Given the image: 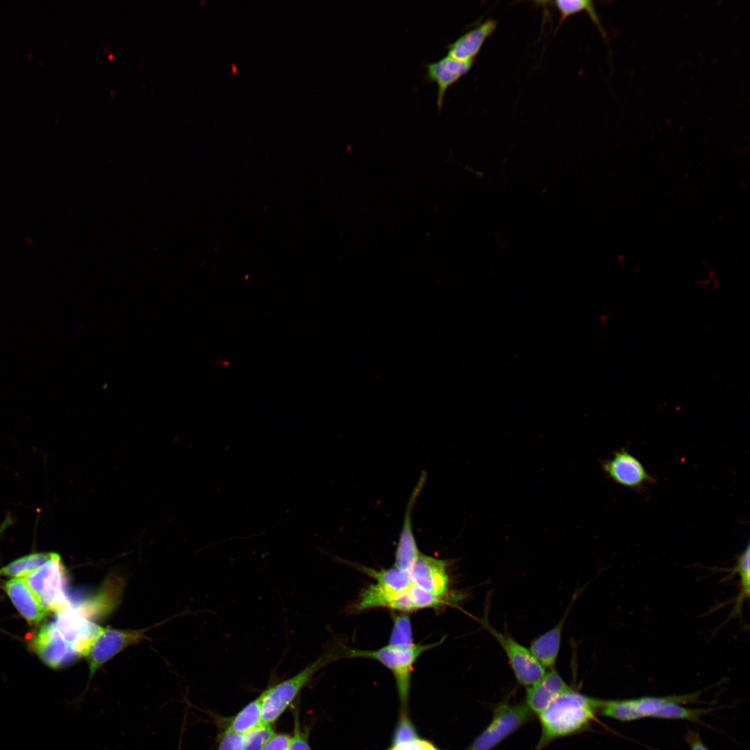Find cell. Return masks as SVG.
Here are the masks:
<instances>
[{"instance_id":"1","label":"cell","mask_w":750,"mask_h":750,"mask_svg":"<svg viewBox=\"0 0 750 750\" xmlns=\"http://www.w3.org/2000/svg\"><path fill=\"white\" fill-rule=\"evenodd\" d=\"M599 699L569 688L538 716L541 735L537 750L551 741L588 729L598 714Z\"/></svg>"},{"instance_id":"2","label":"cell","mask_w":750,"mask_h":750,"mask_svg":"<svg viewBox=\"0 0 750 750\" xmlns=\"http://www.w3.org/2000/svg\"><path fill=\"white\" fill-rule=\"evenodd\" d=\"M339 644L327 647L316 660L295 675L267 688L260 694L263 723H274L319 670L333 661L343 658L342 645Z\"/></svg>"},{"instance_id":"3","label":"cell","mask_w":750,"mask_h":750,"mask_svg":"<svg viewBox=\"0 0 750 750\" xmlns=\"http://www.w3.org/2000/svg\"><path fill=\"white\" fill-rule=\"evenodd\" d=\"M444 638L439 642L421 644H414L408 647H394L387 644L376 650H362L344 647V658H362L378 661L392 673L402 706H406L411 683V675L414 663L418 658L426 651L441 644Z\"/></svg>"},{"instance_id":"4","label":"cell","mask_w":750,"mask_h":750,"mask_svg":"<svg viewBox=\"0 0 750 750\" xmlns=\"http://www.w3.org/2000/svg\"><path fill=\"white\" fill-rule=\"evenodd\" d=\"M23 578L49 612L58 614L72 605L67 593V572L58 553L51 552L44 565Z\"/></svg>"},{"instance_id":"5","label":"cell","mask_w":750,"mask_h":750,"mask_svg":"<svg viewBox=\"0 0 750 750\" xmlns=\"http://www.w3.org/2000/svg\"><path fill=\"white\" fill-rule=\"evenodd\" d=\"M448 602L451 601L435 597L416 585L395 594L381 593L369 585L362 591L351 610L356 612L369 608H386L407 613L424 608H440Z\"/></svg>"},{"instance_id":"6","label":"cell","mask_w":750,"mask_h":750,"mask_svg":"<svg viewBox=\"0 0 750 750\" xmlns=\"http://www.w3.org/2000/svg\"><path fill=\"white\" fill-rule=\"evenodd\" d=\"M533 715L525 703L501 701L495 706L489 724L466 750H492L528 722Z\"/></svg>"},{"instance_id":"7","label":"cell","mask_w":750,"mask_h":750,"mask_svg":"<svg viewBox=\"0 0 750 750\" xmlns=\"http://www.w3.org/2000/svg\"><path fill=\"white\" fill-rule=\"evenodd\" d=\"M481 622L505 652L519 684L527 688L544 676L547 670L534 658L528 648L518 642L509 633L497 630L487 619H483Z\"/></svg>"},{"instance_id":"8","label":"cell","mask_w":750,"mask_h":750,"mask_svg":"<svg viewBox=\"0 0 750 750\" xmlns=\"http://www.w3.org/2000/svg\"><path fill=\"white\" fill-rule=\"evenodd\" d=\"M56 615L53 624L62 638L77 657H86L102 627L72 603Z\"/></svg>"},{"instance_id":"9","label":"cell","mask_w":750,"mask_h":750,"mask_svg":"<svg viewBox=\"0 0 750 750\" xmlns=\"http://www.w3.org/2000/svg\"><path fill=\"white\" fill-rule=\"evenodd\" d=\"M124 630L103 628L97 635L86 656L89 668V681L103 664L127 647L146 638L148 630Z\"/></svg>"},{"instance_id":"10","label":"cell","mask_w":750,"mask_h":750,"mask_svg":"<svg viewBox=\"0 0 750 750\" xmlns=\"http://www.w3.org/2000/svg\"><path fill=\"white\" fill-rule=\"evenodd\" d=\"M601 466L608 478L633 490H642L655 482L643 464L624 448L614 451L610 459L601 460Z\"/></svg>"},{"instance_id":"11","label":"cell","mask_w":750,"mask_h":750,"mask_svg":"<svg viewBox=\"0 0 750 750\" xmlns=\"http://www.w3.org/2000/svg\"><path fill=\"white\" fill-rule=\"evenodd\" d=\"M408 572L416 586L435 597L451 601L447 560L420 553Z\"/></svg>"},{"instance_id":"12","label":"cell","mask_w":750,"mask_h":750,"mask_svg":"<svg viewBox=\"0 0 750 750\" xmlns=\"http://www.w3.org/2000/svg\"><path fill=\"white\" fill-rule=\"evenodd\" d=\"M31 646L40 658L53 669L63 667L77 657L62 638L53 622L40 626L32 640Z\"/></svg>"},{"instance_id":"13","label":"cell","mask_w":750,"mask_h":750,"mask_svg":"<svg viewBox=\"0 0 750 750\" xmlns=\"http://www.w3.org/2000/svg\"><path fill=\"white\" fill-rule=\"evenodd\" d=\"M474 62L460 60L447 55L437 61L423 63L426 69L424 79L426 82H433L437 85L436 104L438 110L442 107L448 88L470 70Z\"/></svg>"},{"instance_id":"14","label":"cell","mask_w":750,"mask_h":750,"mask_svg":"<svg viewBox=\"0 0 750 750\" xmlns=\"http://www.w3.org/2000/svg\"><path fill=\"white\" fill-rule=\"evenodd\" d=\"M426 478V473L422 472L413 489L407 504L403 524L400 532L398 544L394 553V566L403 571H409L420 554L412 531V512L415 503L422 491Z\"/></svg>"},{"instance_id":"15","label":"cell","mask_w":750,"mask_h":750,"mask_svg":"<svg viewBox=\"0 0 750 750\" xmlns=\"http://www.w3.org/2000/svg\"><path fill=\"white\" fill-rule=\"evenodd\" d=\"M569 688L555 667L548 669L539 681L526 688L524 703L538 715Z\"/></svg>"},{"instance_id":"16","label":"cell","mask_w":750,"mask_h":750,"mask_svg":"<svg viewBox=\"0 0 750 750\" xmlns=\"http://www.w3.org/2000/svg\"><path fill=\"white\" fill-rule=\"evenodd\" d=\"M3 589L28 622L37 624L49 614L23 577L10 578L4 584Z\"/></svg>"},{"instance_id":"17","label":"cell","mask_w":750,"mask_h":750,"mask_svg":"<svg viewBox=\"0 0 750 750\" xmlns=\"http://www.w3.org/2000/svg\"><path fill=\"white\" fill-rule=\"evenodd\" d=\"M497 22L487 19L447 44V55L460 60H474L485 41L494 31Z\"/></svg>"},{"instance_id":"18","label":"cell","mask_w":750,"mask_h":750,"mask_svg":"<svg viewBox=\"0 0 750 750\" xmlns=\"http://www.w3.org/2000/svg\"><path fill=\"white\" fill-rule=\"evenodd\" d=\"M572 600L556 626L535 639L528 648L534 658L546 670L555 667L560 651L563 626L575 599Z\"/></svg>"},{"instance_id":"19","label":"cell","mask_w":750,"mask_h":750,"mask_svg":"<svg viewBox=\"0 0 750 750\" xmlns=\"http://www.w3.org/2000/svg\"><path fill=\"white\" fill-rule=\"evenodd\" d=\"M122 585L119 578L110 576L106 580L97 594L77 606L91 620L103 617L116 606L119 600Z\"/></svg>"},{"instance_id":"20","label":"cell","mask_w":750,"mask_h":750,"mask_svg":"<svg viewBox=\"0 0 750 750\" xmlns=\"http://www.w3.org/2000/svg\"><path fill=\"white\" fill-rule=\"evenodd\" d=\"M262 719V701L259 695L245 705L226 723V728L238 733H246L260 726Z\"/></svg>"},{"instance_id":"21","label":"cell","mask_w":750,"mask_h":750,"mask_svg":"<svg viewBox=\"0 0 750 750\" xmlns=\"http://www.w3.org/2000/svg\"><path fill=\"white\" fill-rule=\"evenodd\" d=\"M51 552L34 553L21 557L0 569V576L24 577L39 569L51 557Z\"/></svg>"},{"instance_id":"22","label":"cell","mask_w":750,"mask_h":750,"mask_svg":"<svg viewBox=\"0 0 750 750\" xmlns=\"http://www.w3.org/2000/svg\"><path fill=\"white\" fill-rule=\"evenodd\" d=\"M553 3L560 13V24L569 16L585 11L599 28L601 35L603 37L606 36L592 1L585 0H558Z\"/></svg>"},{"instance_id":"23","label":"cell","mask_w":750,"mask_h":750,"mask_svg":"<svg viewBox=\"0 0 750 750\" xmlns=\"http://www.w3.org/2000/svg\"><path fill=\"white\" fill-rule=\"evenodd\" d=\"M410 618L406 612L393 615V625L388 645L394 647H408L413 645Z\"/></svg>"},{"instance_id":"24","label":"cell","mask_w":750,"mask_h":750,"mask_svg":"<svg viewBox=\"0 0 750 750\" xmlns=\"http://www.w3.org/2000/svg\"><path fill=\"white\" fill-rule=\"evenodd\" d=\"M275 733L272 724L262 723L256 728L244 733V750H261Z\"/></svg>"},{"instance_id":"25","label":"cell","mask_w":750,"mask_h":750,"mask_svg":"<svg viewBox=\"0 0 750 750\" xmlns=\"http://www.w3.org/2000/svg\"><path fill=\"white\" fill-rule=\"evenodd\" d=\"M749 544H747V548L743 551L742 553L738 558L737 562L735 567L734 572H738L740 577V586L741 592L738 599V604L736 607H738L740 603L744 599L745 597H749V579H750V555H749Z\"/></svg>"},{"instance_id":"26","label":"cell","mask_w":750,"mask_h":750,"mask_svg":"<svg viewBox=\"0 0 750 750\" xmlns=\"http://www.w3.org/2000/svg\"><path fill=\"white\" fill-rule=\"evenodd\" d=\"M420 739L417 733L415 726L408 719L405 711L401 713L399 723L394 731L392 740V747L399 744L414 742Z\"/></svg>"},{"instance_id":"27","label":"cell","mask_w":750,"mask_h":750,"mask_svg":"<svg viewBox=\"0 0 750 750\" xmlns=\"http://www.w3.org/2000/svg\"><path fill=\"white\" fill-rule=\"evenodd\" d=\"M244 734L224 728L217 738V750H244Z\"/></svg>"},{"instance_id":"28","label":"cell","mask_w":750,"mask_h":750,"mask_svg":"<svg viewBox=\"0 0 750 750\" xmlns=\"http://www.w3.org/2000/svg\"><path fill=\"white\" fill-rule=\"evenodd\" d=\"M294 717V734L291 735L288 750H311L308 740V732L301 728L298 713L295 714Z\"/></svg>"},{"instance_id":"29","label":"cell","mask_w":750,"mask_h":750,"mask_svg":"<svg viewBox=\"0 0 750 750\" xmlns=\"http://www.w3.org/2000/svg\"><path fill=\"white\" fill-rule=\"evenodd\" d=\"M291 735L286 733H275L263 746L261 750H288Z\"/></svg>"},{"instance_id":"30","label":"cell","mask_w":750,"mask_h":750,"mask_svg":"<svg viewBox=\"0 0 750 750\" xmlns=\"http://www.w3.org/2000/svg\"><path fill=\"white\" fill-rule=\"evenodd\" d=\"M684 740L690 747V750H709L702 741L698 731L688 728L684 735Z\"/></svg>"},{"instance_id":"31","label":"cell","mask_w":750,"mask_h":750,"mask_svg":"<svg viewBox=\"0 0 750 750\" xmlns=\"http://www.w3.org/2000/svg\"><path fill=\"white\" fill-rule=\"evenodd\" d=\"M419 750H439L428 741L421 740Z\"/></svg>"},{"instance_id":"32","label":"cell","mask_w":750,"mask_h":750,"mask_svg":"<svg viewBox=\"0 0 750 750\" xmlns=\"http://www.w3.org/2000/svg\"><path fill=\"white\" fill-rule=\"evenodd\" d=\"M12 517L7 516L0 524V537L4 531L12 524Z\"/></svg>"},{"instance_id":"33","label":"cell","mask_w":750,"mask_h":750,"mask_svg":"<svg viewBox=\"0 0 750 750\" xmlns=\"http://www.w3.org/2000/svg\"><path fill=\"white\" fill-rule=\"evenodd\" d=\"M181 741H182V738L181 737L180 740H179V745H178V750H181Z\"/></svg>"},{"instance_id":"34","label":"cell","mask_w":750,"mask_h":750,"mask_svg":"<svg viewBox=\"0 0 750 750\" xmlns=\"http://www.w3.org/2000/svg\"><path fill=\"white\" fill-rule=\"evenodd\" d=\"M389 750H395V749H394L393 747H392V748H391L390 749H389Z\"/></svg>"}]
</instances>
